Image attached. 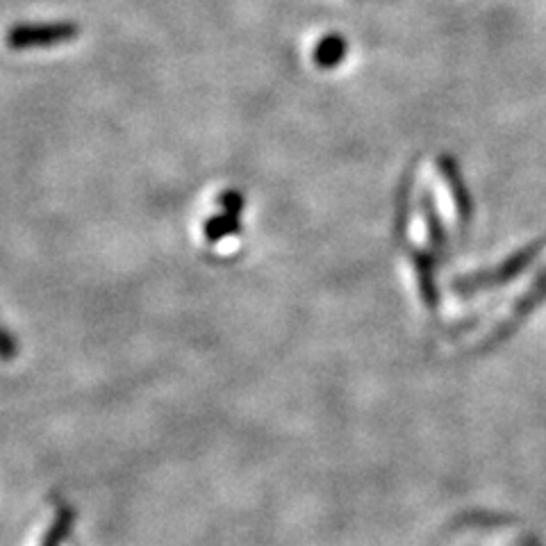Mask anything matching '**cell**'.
Returning a JSON list of instances; mask_svg holds the SVG:
<instances>
[{
  "label": "cell",
  "mask_w": 546,
  "mask_h": 546,
  "mask_svg": "<svg viewBox=\"0 0 546 546\" xmlns=\"http://www.w3.org/2000/svg\"><path fill=\"white\" fill-rule=\"evenodd\" d=\"M80 26L73 21L55 23H19L7 32V46L14 51H30V48H51L76 41Z\"/></svg>",
  "instance_id": "cell-1"
},
{
  "label": "cell",
  "mask_w": 546,
  "mask_h": 546,
  "mask_svg": "<svg viewBox=\"0 0 546 546\" xmlns=\"http://www.w3.org/2000/svg\"><path fill=\"white\" fill-rule=\"evenodd\" d=\"M203 230H205V237H208V242L217 244L221 242V239L239 233V230H242V223H239V214L223 212V214H217V217L208 219Z\"/></svg>",
  "instance_id": "cell-2"
},
{
  "label": "cell",
  "mask_w": 546,
  "mask_h": 546,
  "mask_svg": "<svg viewBox=\"0 0 546 546\" xmlns=\"http://www.w3.org/2000/svg\"><path fill=\"white\" fill-rule=\"evenodd\" d=\"M71 521H73V512L69 508L57 512V517L53 519L51 528H48V533L44 537V544H41V546H62L64 537L71 528Z\"/></svg>",
  "instance_id": "cell-3"
},
{
  "label": "cell",
  "mask_w": 546,
  "mask_h": 546,
  "mask_svg": "<svg viewBox=\"0 0 546 546\" xmlns=\"http://www.w3.org/2000/svg\"><path fill=\"white\" fill-rule=\"evenodd\" d=\"M344 57V41L339 37H328L317 48V62L321 66H335Z\"/></svg>",
  "instance_id": "cell-4"
},
{
  "label": "cell",
  "mask_w": 546,
  "mask_h": 546,
  "mask_svg": "<svg viewBox=\"0 0 546 546\" xmlns=\"http://www.w3.org/2000/svg\"><path fill=\"white\" fill-rule=\"evenodd\" d=\"M19 342L16 337L5 328L3 321H0V360H14L19 355Z\"/></svg>",
  "instance_id": "cell-5"
},
{
  "label": "cell",
  "mask_w": 546,
  "mask_h": 546,
  "mask_svg": "<svg viewBox=\"0 0 546 546\" xmlns=\"http://www.w3.org/2000/svg\"><path fill=\"white\" fill-rule=\"evenodd\" d=\"M221 208L223 212H230V214H242L244 210V196L235 192V189H228V192H223L221 198H219Z\"/></svg>",
  "instance_id": "cell-6"
}]
</instances>
